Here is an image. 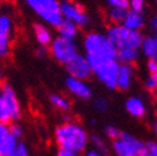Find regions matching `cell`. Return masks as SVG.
<instances>
[{
    "instance_id": "6da1fadb",
    "label": "cell",
    "mask_w": 157,
    "mask_h": 156,
    "mask_svg": "<svg viewBox=\"0 0 157 156\" xmlns=\"http://www.w3.org/2000/svg\"><path fill=\"white\" fill-rule=\"evenodd\" d=\"M54 140L59 149L81 152L86 149L90 138L82 125L76 121L66 120L56 126L54 131Z\"/></svg>"
},
{
    "instance_id": "7a4b0ae2",
    "label": "cell",
    "mask_w": 157,
    "mask_h": 156,
    "mask_svg": "<svg viewBox=\"0 0 157 156\" xmlns=\"http://www.w3.org/2000/svg\"><path fill=\"white\" fill-rule=\"evenodd\" d=\"M82 46L85 51V57L87 63L90 64V68L105 64L112 60H117L116 59L117 50L104 34L89 33L84 37Z\"/></svg>"
},
{
    "instance_id": "3957f363",
    "label": "cell",
    "mask_w": 157,
    "mask_h": 156,
    "mask_svg": "<svg viewBox=\"0 0 157 156\" xmlns=\"http://www.w3.org/2000/svg\"><path fill=\"white\" fill-rule=\"evenodd\" d=\"M21 118V104L15 90L4 84L0 94V123L10 125Z\"/></svg>"
},
{
    "instance_id": "277c9868",
    "label": "cell",
    "mask_w": 157,
    "mask_h": 156,
    "mask_svg": "<svg viewBox=\"0 0 157 156\" xmlns=\"http://www.w3.org/2000/svg\"><path fill=\"white\" fill-rule=\"evenodd\" d=\"M24 3L48 26L56 28L63 20L59 0H24Z\"/></svg>"
},
{
    "instance_id": "5b68a950",
    "label": "cell",
    "mask_w": 157,
    "mask_h": 156,
    "mask_svg": "<svg viewBox=\"0 0 157 156\" xmlns=\"http://www.w3.org/2000/svg\"><path fill=\"white\" fill-rule=\"evenodd\" d=\"M106 37L115 46L116 50L120 49H137L140 50L142 43V34L140 31H132L122 25H111L107 28Z\"/></svg>"
},
{
    "instance_id": "8992f818",
    "label": "cell",
    "mask_w": 157,
    "mask_h": 156,
    "mask_svg": "<svg viewBox=\"0 0 157 156\" xmlns=\"http://www.w3.org/2000/svg\"><path fill=\"white\" fill-rule=\"evenodd\" d=\"M112 150L116 156H144L146 144L131 134L121 132L119 138L112 140Z\"/></svg>"
},
{
    "instance_id": "52a82bcc",
    "label": "cell",
    "mask_w": 157,
    "mask_h": 156,
    "mask_svg": "<svg viewBox=\"0 0 157 156\" xmlns=\"http://www.w3.org/2000/svg\"><path fill=\"white\" fill-rule=\"evenodd\" d=\"M49 54L59 64L66 65L78 54V49L74 40L57 35L56 37L52 39V41L49 45Z\"/></svg>"
},
{
    "instance_id": "ba28073f",
    "label": "cell",
    "mask_w": 157,
    "mask_h": 156,
    "mask_svg": "<svg viewBox=\"0 0 157 156\" xmlns=\"http://www.w3.org/2000/svg\"><path fill=\"white\" fill-rule=\"evenodd\" d=\"M60 13L63 19L72 21L77 28H85L90 21V18L86 14L84 6L75 2L64 0L63 3H60Z\"/></svg>"
},
{
    "instance_id": "9c48e42d",
    "label": "cell",
    "mask_w": 157,
    "mask_h": 156,
    "mask_svg": "<svg viewBox=\"0 0 157 156\" xmlns=\"http://www.w3.org/2000/svg\"><path fill=\"white\" fill-rule=\"evenodd\" d=\"M14 23L8 11L0 13V59H5L10 54Z\"/></svg>"
},
{
    "instance_id": "30bf717a",
    "label": "cell",
    "mask_w": 157,
    "mask_h": 156,
    "mask_svg": "<svg viewBox=\"0 0 157 156\" xmlns=\"http://www.w3.org/2000/svg\"><path fill=\"white\" fill-rule=\"evenodd\" d=\"M119 69H120V63L117 60H112L91 68L92 74L97 77V80L101 81L107 89H116Z\"/></svg>"
},
{
    "instance_id": "8fae6325",
    "label": "cell",
    "mask_w": 157,
    "mask_h": 156,
    "mask_svg": "<svg viewBox=\"0 0 157 156\" xmlns=\"http://www.w3.org/2000/svg\"><path fill=\"white\" fill-rule=\"evenodd\" d=\"M65 69H66L70 77L84 80V81H86L92 75V70L90 68V64L87 63L85 55H81V54H77L74 59H71L65 65Z\"/></svg>"
},
{
    "instance_id": "7c38bea8",
    "label": "cell",
    "mask_w": 157,
    "mask_h": 156,
    "mask_svg": "<svg viewBox=\"0 0 157 156\" xmlns=\"http://www.w3.org/2000/svg\"><path fill=\"white\" fill-rule=\"evenodd\" d=\"M19 145V140L11 134L9 125L0 123V156L13 154Z\"/></svg>"
},
{
    "instance_id": "4fadbf2b",
    "label": "cell",
    "mask_w": 157,
    "mask_h": 156,
    "mask_svg": "<svg viewBox=\"0 0 157 156\" xmlns=\"http://www.w3.org/2000/svg\"><path fill=\"white\" fill-rule=\"evenodd\" d=\"M65 85H66V89L70 91V94H72L75 97H77V99H81V100L91 99L92 90L86 81L67 76L66 80H65Z\"/></svg>"
},
{
    "instance_id": "5bb4252c",
    "label": "cell",
    "mask_w": 157,
    "mask_h": 156,
    "mask_svg": "<svg viewBox=\"0 0 157 156\" xmlns=\"http://www.w3.org/2000/svg\"><path fill=\"white\" fill-rule=\"evenodd\" d=\"M33 31H34V36L35 40L37 41L39 46H45L49 48L50 43L52 41V33L50 30V28L43 23H36L33 26Z\"/></svg>"
},
{
    "instance_id": "9a60e30c",
    "label": "cell",
    "mask_w": 157,
    "mask_h": 156,
    "mask_svg": "<svg viewBox=\"0 0 157 156\" xmlns=\"http://www.w3.org/2000/svg\"><path fill=\"white\" fill-rule=\"evenodd\" d=\"M132 76H133L132 66L127 64H120L117 80H116V89H120V90L130 89L132 84Z\"/></svg>"
},
{
    "instance_id": "2e32d148",
    "label": "cell",
    "mask_w": 157,
    "mask_h": 156,
    "mask_svg": "<svg viewBox=\"0 0 157 156\" xmlns=\"http://www.w3.org/2000/svg\"><path fill=\"white\" fill-rule=\"evenodd\" d=\"M122 26H125L128 30L132 31H140L145 26V16L142 13H137L132 10H127L125 20L122 23Z\"/></svg>"
},
{
    "instance_id": "e0dca14e",
    "label": "cell",
    "mask_w": 157,
    "mask_h": 156,
    "mask_svg": "<svg viewBox=\"0 0 157 156\" xmlns=\"http://www.w3.org/2000/svg\"><path fill=\"white\" fill-rule=\"evenodd\" d=\"M125 109L127 110V112L131 116L137 118V119L144 118L145 114H146V105H145L144 100L140 99V97H136V96H132L126 100Z\"/></svg>"
},
{
    "instance_id": "ac0fdd59",
    "label": "cell",
    "mask_w": 157,
    "mask_h": 156,
    "mask_svg": "<svg viewBox=\"0 0 157 156\" xmlns=\"http://www.w3.org/2000/svg\"><path fill=\"white\" fill-rule=\"evenodd\" d=\"M56 30H57L59 36L70 39V40H74L78 34V28L72 21L66 20V19H63L60 21V24L56 26Z\"/></svg>"
},
{
    "instance_id": "d6986e66",
    "label": "cell",
    "mask_w": 157,
    "mask_h": 156,
    "mask_svg": "<svg viewBox=\"0 0 157 156\" xmlns=\"http://www.w3.org/2000/svg\"><path fill=\"white\" fill-rule=\"evenodd\" d=\"M140 49L148 60H157V41L153 36L144 37Z\"/></svg>"
},
{
    "instance_id": "ffe728a7",
    "label": "cell",
    "mask_w": 157,
    "mask_h": 156,
    "mask_svg": "<svg viewBox=\"0 0 157 156\" xmlns=\"http://www.w3.org/2000/svg\"><path fill=\"white\" fill-rule=\"evenodd\" d=\"M139 55H140V50H137V49H120V50H117L116 59L120 64L132 65L139 59Z\"/></svg>"
},
{
    "instance_id": "44dd1931",
    "label": "cell",
    "mask_w": 157,
    "mask_h": 156,
    "mask_svg": "<svg viewBox=\"0 0 157 156\" xmlns=\"http://www.w3.org/2000/svg\"><path fill=\"white\" fill-rule=\"evenodd\" d=\"M127 9L122 8H110L107 11V19L112 25H122L125 16H126Z\"/></svg>"
},
{
    "instance_id": "7402d4cb",
    "label": "cell",
    "mask_w": 157,
    "mask_h": 156,
    "mask_svg": "<svg viewBox=\"0 0 157 156\" xmlns=\"http://www.w3.org/2000/svg\"><path fill=\"white\" fill-rule=\"evenodd\" d=\"M49 100H50V104L57 109V110H60V111H69L71 105H70V101L66 99L65 96L60 95V94H51L50 97H49Z\"/></svg>"
},
{
    "instance_id": "603a6c76",
    "label": "cell",
    "mask_w": 157,
    "mask_h": 156,
    "mask_svg": "<svg viewBox=\"0 0 157 156\" xmlns=\"http://www.w3.org/2000/svg\"><path fill=\"white\" fill-rule=\"evenodd\" d=\"M91 141L95 146V150H97L100 154H107L109 152V147L107 144L105 142V140L102 138H100L99 135H92L91 136Z\"/></svg>"
},
{
    "instance_id": "cb8c5ba5",
    "label": "cell",
    "mask_w": 157,
    "mask_h": 156,
    "mask_svg": "<svg viewBox=\"0 0 157 156\" xmlns=\"http://www.w3.org/2000/svg\"><path fill=\"white\" fill-rule=\"evenodd\" d=\"M94 107L97 112H106L107 109H109V101L106 99H104V97H99V99H96L95 103H94Z\"/></svg>"
},
{
    "instance_id": "d4e9b609",
    "label": "cell",
    "mask_w": 157,
    "mask_h": 156,
    "mask_svg": "<svg viewBox=\"0 0 157 156\" xmlns=\"http://www.w3.org/2000/svg\"><path fill=\"white\" fill-rule=\"evenodd\" d=\"M145 88L150 91L157 90V74H150L145 80Z\"/></svg>"
},
{
    "instance_id": "484cf974",
    "label": "cell",
    "mask_w": 157,
    "mask_h": 156,
    "mask_svg": "<svg viewBox=\"0 0 157 156\" xmlns=\"http://www.w3.org/2000/svg\"><path fill=\"white\" fill-rule=\"evenodd\" d=\"M104 132H105V135L107 136V138L111 139V140L117 139V138L120 136V134H121V131L117 129L116 126H113V125H107V126H105Z\"/></svg>"
},
{
    "instance_id": "4316f807",
    "label": "cell",
    "mask_w": 157,
    "mask_h": 156,
    "mask_svg": "<svg viewBox=\"0 0 157 156\" xmlns=\"http://www.w3.org/2000/svg\"><path fill=\"white\" fill-rule=\"evenodd\" d=\"M145 0H128V8L132 11L142 13L145 9Z\"/></svg>"
},
{
    "instance_id": "83f0119b",
    "label": "cell",
    "mask_w": 157,
    "mask_h": 156,
    "mask_svg": "<svg viewBox=\"0 0 157 156\" xmlns=\"http://www.w3.org/2000/svg\"><path fill=\"white\" fill-rule=\"evenodd\" d=\"M106 3L110 8H128V0H106Z\"/></svg>"
},
{
    "instance_id": "f1b7e54d",
    "label": "cell",
    "mask_w": 157,
    "mask_h": 156,
    "mask_svg": "<svg viewBox=\"0 0 157 156\" xmlns=\"http://www.w3.org/2000/svg\"><path fill=\"white\" fill-rule=\"evenodd\" d=\"M9 127H10V131H11V134L15 136V138L19 140L23 136V127L19 125L17 123H13V124H10L9 125Z\"/></svg>"
},
{
    "instance_id": "f546056e",
    "label": "cell",
    "mask_w": 157,
    "mask_h": 156,
    "mask_svg": "<svg viewBox=\"0 0 157 156\" xmlns=\"http://www.w3.org/2000/svg\"><path fill=\"white\" fill-rule=\"evenodd\" d=\"M14 154H15V156H31L30 152H29V149L24 144H20V142H19V145H17L16 150L14 151Z\"/></svg>"
},
{
    "instance_id": "4dcf8cb0",
    "label": "cell",
    "mask_w": 157,
    "mask_h": 156,
    "mask_svg": "<svg viewBox=\"0 0 157 156\" xmlns=\"http://www.w3.org/2000/svg\"><path fill=\"white\" fill-rule=\"evenodd\" d=\"M146 144V154L157 156V141H148Z\"/></svg>"
},
{
    "instance_id": "1f68e13d",
    "label": "cell",
    "mask_w": 157,
    "mask_h": 156,
    "mask_svg": "<svg viewBox=\"0 0 157 156\" xmlns=\"http://www.w3.org/2000/svg\"><path fill=\"white\" fill-rule=\"evenodd\" d=\"M150 28L153 31V37L156 39V41H157V15H155V16L151 18V20H150Z\"/></svg>"
},
{
    "instance_id": "d6a6232c",
    "label": "cell",
    "mask_w": 157,
    "mask_h": 156,
    "mask_svg": "<svg viewBox=\"0 0 157 156\" xmlns=\"http://www.w3.org/2000/svg\"><path fill=\"white\" fill-rule=\"evenodd\" d=\"M56 156H81L78 152H74L70 150H64V149H59L56 152Z\"/></svg>"
},
{
    "instance_id": "836d02e7",
    "label": "cell",
    "mask_w": 157,
    "mask_h": 156,
    "mask_svg": "<svg viewBox=\"0 0 157 156\" xmlns=\"http://www.w3.org/2000/svg\"><path fill=\"white\" fill-rule=\"evenodd\" d=\"M147 70L150 74H157V60H148Z\"/></svg>"
},
{
    "instance_id": "e575fe53",
    "label": "cell",
    "mask_w": 157,
    "mask_h": 156,
    "mask_svg": "<svg viewBox=\"0 0 157 156\" xmlns=\"http://www.w3.org/2000/svg\"><path fill=\"white\" fill-rule=\"evenodd\" d=\"M46 54H49V49H48V48H45V46H39V48H37L36 55H37L39 57H43V56H45Z\"/></svg>"
},
{
    "instance_id": "d590c367",
    "label": "cell",
    "mask_w": 157,
    "mask_h": 156,
    "mask_svg": "<svg viewBox=\"0 0 157 156\" xmlns=\"http://www.w3.org/2000/svg\"><path fill=\"white\" fill-rule=\"evenodd\" d=\"M84 156H102V154H100L99 151H97V150H90V151H87Z\"/></svg>"
},
{
    "instance_id": "8d00e7d4",
    "label": "cell",
    "mask_w": 157,
    "mask_h": 156,
    "mask_svg": "<svg viewBox=\"0 0 157 156\" xmlns=\"http://www.w3.org/2000/svg\"><path fill=\"white\" fill-rule=\"evenodd\" d=\"M153 130H155V132L157 134V121H156V123L153 124Z\"/></svg>"
},
{
    "instance_id": "74e56055",
    "label": "cell",
    "mask_w": 157,
    "mask_h": 156,
    "mask_svg": "<svg viewBox=\"0 0 157 156\" xmlns=\"http://www.w3.org/2000/svg\"><path fill=\"white\" fill-rule=\"evenodd\" d=\"M155 96H156V103H157V90L155 91Z\"/></svg>"
},
{
    "instance_id": "f35d334b",
    "label": "cell",
    "mask_w": 157,
    "mask_h": 156,
    "mask_svg": "<svg viewBox=\"0 0 157 156\" xmlns=\"http://www.w3.org/2000/svg\"><path fill=\"white\" fill-rule=\"evenodd\" d=\"M6 156H15V154L13 152V154H10V155H6Z\"/></svg>"
},
{
    "instance_id": "ab89813d",
    "label": "cell",
    "mask_w": 157,
    "mask_h": 156,
    "mask_svg": "<svg viewBox=\"0 0 157 156\" xmlns=\"http://www.w3.org/2000/svg\"><path fill=\"white\" fill-rule=\"evenodd\" d=\"M144 156H153V155H150V154H145Z\"/></svg>"
},
{
    "instance_id": "60d3db41",
    "label": "cell",
    "mask_w": 157,
    "mask_h": 156,
    "mask_svg": "<svg viewBox=\"0 0 157 156\" xmlns=\"http://www.w3.org/2000/svg\"><path fill=\"white\" fill-rule=\"evenodd\" d=\"M2 86H3V85H2V84H0V94H2Z\"/></svg>"
},
{
    "instance_id": "b9f144b4",
    "label": "cell",
    "mask_w": 157,
    "mask_h": 156,
    "mask_svg": "<svg viewBox=\"0 0 157 156\" xmlns=\"http://www.w3.org/2000/svg\"><path fill=\"white\" fill-rule=\"evenodd\" d=\"M0 79H2V70H0Z\"/></svg>"
},
{
    "instance_id": "7bdbcfd3",
    "label": "cell",
    "mask_w": 157,
    "mask_h": 156,
    "mask_svg": "<svg viewBox=\"0 0 157 156\" xmlns=\"http://www.w3.org/2000/svg\"><path fill=\"white\" fill-rule=\"evenodd\" d=\"M65 2H74V0H65Z\"/></svg>"
},
{
    "instance_id": "ee69618b",
    "label": "cell",
    "mask_w": 157,
    "mask_h": 156,
    "mask_svg": "<svg viewBox=\"0 0 157 156\" xmlns=\"http://www.w3.org/2000/svg\"><path fill=\"white\" fill-rule=\"evenodd\" d=\"M156 4H157V0H156Z\"/></svg>"
}]
</instances>
